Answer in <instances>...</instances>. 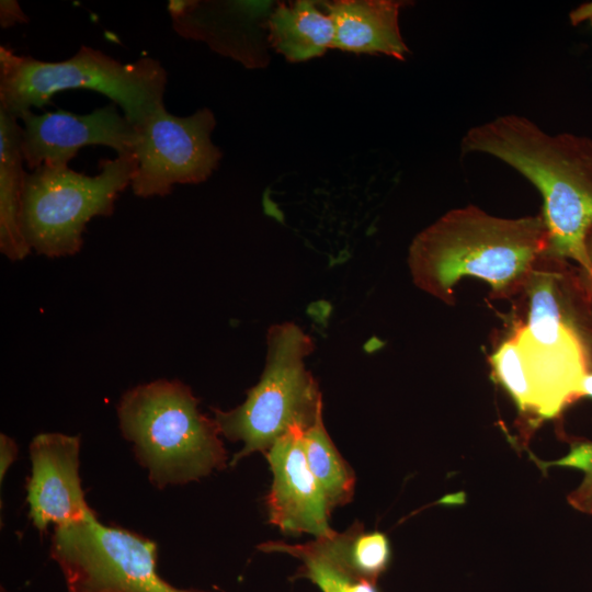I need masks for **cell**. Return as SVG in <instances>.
Here are the masks:
<instances>
[{
    "instance_id": "cell-20",
    "label": "cell",
    "mask_w": 592,
    "mask_h": 592,
    "mask_svg": "<svg viewBox=\"0 0 592 592\" xmlns=\"http://www.w3.org/2000/svg\"><path fill=\"white\" fill-rule=\"evenodd\" d=\"M30 18L23 12L16 0L0 1V26L9 29L16 24H27Z\"/></svg>"
},
{
    "instance_id": "cell-8",
    "label": "cell",
    "mask_w": 592,
    "mask_h": 592,
    "mask_svg": "<svg viewBox=\"0 0 592 592\" xmlns=\"http://www.w3.org/2000/svg\"><path fill=\"white\" fill-rule=\"evenodd\" d=\"M215 126V115L206 107L190 116L173 115L164 104L156 109L136 125L133 193L141 198L163 197L175 184L206 181L223 157L210 139Z\"/></svg>"
},
{
    "instance_id": "cell-12",
    "label": "cell",
    "mask_w": 592,
    "mask_h": 592,
    "mask_svg": "<svg viewBox=\"0 0 592 592\" xmlns=\"http://www.w3.org/2000/svg\"><path fill=\"white\" fill-rule=\"evenodd\" d=\"M406 2L396 0H340L325 4L334 25L332 48L384 54L403 60L409 48L399 29Z\"/></svg>"
},
{
    "instance_id": "cell-21",
    "label": "cell",
    "mask_w": 592,
    "mask_h": 592,
    "mask_svg": "<svg viewBox=\"0 0 592 592\" xmlns=\"http://www.w3.org/2000/svg\"><path fill=\"white\" fill-rule=\"evenodd\" d=\"M16 445L14 441L5 434L0 436V480H3V477L14 462L16 457Z\"/></svg>"
},
{
    "instance_id": "cell-17",
    "label": "cell",
    "mask_w": 592,
    "mask_h": 592,
    "mask_svg": "<svg viewBox=\"0 0 592 592\" xmlns=\"http://www.w3.org/2000/svg\"><path fill=\"white\" fill-rule=\"evenodd\" d=\"M350 528V561L361 577L376 582L390 561L389 540L384 533L365 532L358 522L351 525Z\"/></svg>"
},
{
    "instance_id": "cell-9",
    "label": "cell",
    "mask_w": 592,
    "mask_h": 592,
    "mask_svg": "<svg viewBox=\"0 0 592 592\" xmlns=\"http://www.w3.org/2000/svg\"><path fill=\"white\" fill-rule=\"evenodd\" d=\"M19 118L23 122V158L32 170L68 166L87 146H106L118 155L133 152L137 138L136 126L118 112L115 103L88 114L58 110L38 115L27 111Z\"/></svg>"
},
{
    "instance_id": "cell-11",
    "label": "cell",
    "mask_w": 592,
    "mask_h": 592,
    "mask_svg": "<svg viewBox=\"0 0 592 592\" xmlns=\"http://www.w3.org/2000/svg\"><path fill=\"white\" fill-rule=\"evenodd\" d=\"M304 429L295 426L265 453L273 482L266 497L269 521L285 534L321 537L334 531L330 511L304 449Z\"/></svg>"
},
{
    "instance_id": "cell-5",
    "label": "cell",
    "mask_w": 592,
    "mask_h": 592,
    "mask_svg": "<svg viewBox=\"0 0 592 592\" xmlns=\"http://www.w3.org/2000/svg\"><path fill=\"white\" fill-rule=\"evenodd\" d=\"M314 349L312 338L293 322L267 330L265 366L258 384L240 406L214 409L220 435L243 444L231 466L252 453L265 454L291 429L306 430L322 413L318 383L305 364Z\"/></svg>"
},
{
    "instance_id": "cell-1",
    "label": "cell",
    "mask_w": 592,
    "mask_h": 592,
    "mask_svg": "<svg viewBox=\"0 0 592 592\" xmlns=\"http://www.w3.org/2000/svg\"><path fill=\"white\" fill-rule=\"evenodd\" d=\"M548 250L543 216L503 218L475 205L448 210L420 231L408 252L413 284L445 305L455 304L463 277L486 282L490 295H522L538 260Z\"/></svg>"
},
{
    "instance_id": "cell-13",
    "label": "cell",
    "mask_w": 592,
    "mask_h": 592,
    "mask_svg": "<svg viewBox=\"0 0 592 592\" xmlns=\"http://www.w3.org/2000/svg\"><path fill=\"white\" fill-rule=\"evenodd\" d=\"M18 119L0 109V251L10 261H21L31 252L21 227L27 173Z\"/></svg>"
},
{
    "instance_id": "cell-3",
    "label": "cell",
    "mask_w": 592,
    "mask_h": 592,
    "mask_svg": "<svg viewBox=\"0 0 592 592\" xmlns=\"http://www.w3.org/2000/svg\"><path fill=\"white\" fill-rule=\"evenodd\" d=\"M117 417L122 434L158 488L196 481L226 466L215 420L200 411L198 399L179 380L129 389L118 402Z\"/></svg>"
},
{
    "instance_id": "cell-18",
    "label": "cell",
    "mask_w": 592,
    "mask_h": 592,
    "mask_svg": "<svg viewBox=\"0 0 592 592\" xmlns=\"http://www.w3.org/2000/svg\"><path fill=\"white\" fill-rule=\"evenodd\" d=\"M489 360L496 379L511 396L520 413L530 421V395L520 353L512 333L500 343Z\"/></svg>"
},
{
    "instance_id": "cell-7",
    "label": "cell",
    "mask_w": 592,
    "mask_h": 592,
    "mask_svg": "<svg viewBox=\"0 0 592 592\" xmlns=\"http://www.w3.org/2000/svg\"><path fill=\"white\" fill-rule=\"evenodd\" d=\"M50 557L68 592H200L174 588L157 573L153 542L105 526L95 515L55 527Z\"/></svg>"
},
{
    "instance_id": "cell-22",
    "label": "cell",
    "mask_w": 592,
    "mask_h": 592,
    "mask_svg": "<svg viewBox=\"0 0 592 592\" xmlns=\"http://www.w3.org/2000/svg\"><path fill=\"white\" fill-rule=\"evenodd\" d=\"M569 19L572 24H579L584 20H592V2L583 3L570 12Z\"/></svg>"
},
{
    "instance_id": "cell-10",
    "label": "cell",
    "mask_w": 592,
    "mask_h": 592,
    "mask_svg": "<svg viewBox=\"0 0 592 592\" xmlns=\"http://www.w3.org/2000/svg\"><path fill=\"white\" fill-rule=\"evenodd\" d=\"M79 436L41 433L30 444L29 514L44 531L83 522L94 513L84 500L79 477Z\"/></svg>"
},
{
    "instance_id": "cell-23",
    "label": "cell",
    "mask_w": 592,
    "mask_h": 592,
    "mask_svg": "<svg viewBox=\"0 0 592 592\" xmlns=\"http://www.w3.org/2000/svg\"><path fill=\"white\" fill-rule=\"evenodd\" d=\"M584 248H585L587 257L590 263V274L588 277L592 282V227L587 232V236L584 239Z\"/></svg>"
},
{
    "instance_id": "cell-14",
    "label": "cell",
    "mask_w": 592,
    "mask_h": 592,
    "mask_svg": "<svg viewBox=\"0 0 592 592\" xmlns=\"http://www.w3.org/2000/svg\"><path fill=\"white\" fill-rule=\"evenodd\" d=\"M351 528L315 537L305 544L266 542L259 546L265 553H284L300 561L296 577L306 578L322 592H357L363 577L350 561Z\"/></svg>"
},
{
    "instance_id": "cell-19",
    "label": "cell",
    "mask_w": 592,
    "mask_h": 592,
    "mask_svg": "<svg viewBox=\"0 0 592 592\" xmlns=\"http://www.w3.org/2000/svg\"><path fill=\"white\" fill-rule=\"evenodd\" d=\"M582 397L592 398V373L588 374L583 380ZM549 465L574 467L583 471L581 483L569 493L567 499L573 509L592 515V442L585 441L572 445L565 457Z\"/></svg>"
},
{
    "instance_id": "cell-4",
    "label": "cell",
    "mask_w": 592,
    "mask_h": 592,
    "mask_svg": "<svg viewBox=\"0 0 592 592\" xmlns=\"http://www.w3.org/2000/svg\"><path fill=\"white\" fill-rule=\"evenodd\" d=\"M168 73L152 57L124 64L82 45L62 61H44L0 46V109L19 118L56 93L83 89L109 98L135 126L164 104Z\"/></svg>"
},
{
    "instance_id": "cell-2",
    "label": "cell",
    "mask_w": 592,
    "mask_h": 592,
    "mask_svg": "<svg viewBox=\"0 0 592 592\" xmlns=\"http://www.w3.org/2000/svg\"><path fill=\"white\" fill-rule=\"evenodd\" d=\"M463 152L494 156L531 181L543 197L548 250L572 260L589 276L584 239L592 227V139L550 135L519 115H503L471 127Z\"/></svg>"
},
{
    "instance_id": "cell-16",
    "label": "cell",
    "mask_w": 592,
    "mask_h": 592,
    "mask_svg": "<svg viewBox=\"0 0 592 592\" xmlns=\"http://www.w3.org/2000/svg\"><path fill=\"white\" fill-rule=\"evenodd\" d=\"M303 439L308 467L329 511L348 504L354 494L355 475L327 433L322 413L304 431Z\"/></svg>"
},
{
    "instance_id": "cell-15",
    "label": "cell",
    "mask_w": 592,
    "mask_h": 592,
    "mask_svg": "<svg viewBox=\"0 0 592 592\" xmlns=\"http://www.w3.org/2000/svg\"><path fill=\"white\" fill-rule=\"evenodd\" d=\"M272 46L289 61H304L332 48L334 25L314 1L281 4L267 22Z\"/></svg>"
},
{
    "instance_id": "cell-6",
    "label": "cell",
    "mask_w": 592,
    "mask_h": 592,
    "mask_svg": "<svg viewBox=\"0 0 592 592\" xmlns=\"http://www.w3.org/2000/svg\"><path fill=\"white\" fill-rule=\"evenodd\" d=\"M96 175L68 166H41L26 174L21 227L31 251L48 258L77 254L88 223L111 216L115 202L132 185L137 170L133 152L104 159Z\"/></svg>"
}]
</instances>
